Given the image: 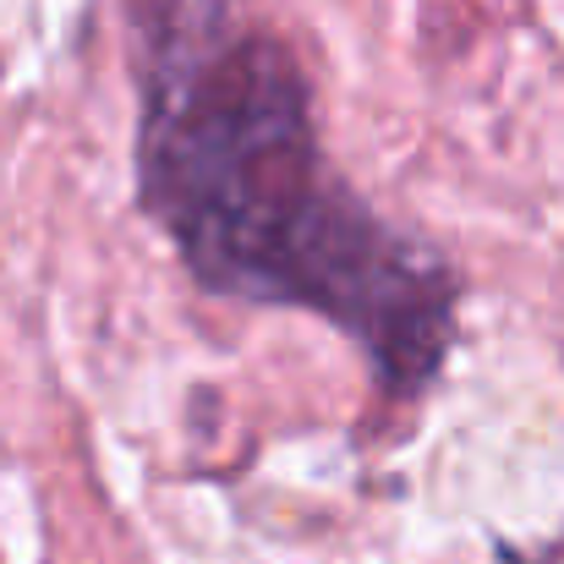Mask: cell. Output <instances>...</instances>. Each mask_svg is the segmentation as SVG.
Here are the masks:
<instances>
[{
	"mask_svg": "<svg viewBox=\"0 0 564 564\" xmlns=\"http://www.w3.org/2000/svg\"><path fill=\"white\" fill-rule=\"evenodd\" d=\"M138 203L203 291L318 313L383 394L438 378L455 269L329 171L302 61L230 0H165L149 22Z\"/></svg>",
	"mask_w": 564,
	"mask_h": 564,
	"instance_id": "6da1fadb",
	"label": "cell"
}]
</instances>
